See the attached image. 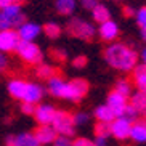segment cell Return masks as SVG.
Masks as SVG:
<instances>
[{
    "mask_svg": "<svg viewBox=\"0 0 146 146\" xmlns=\"http://www.w3.org/2000/svg\"><path fill=\"white\" fill-rule=\"evenodd\" d=\"M143 112H145V117H146V109H145V111H143Z\"/></svg>",
    "mask_w": 146,
    "mask_h": 146,
    "instance_id": "44",
    "label": "cell"
},
{
    "mask_svg": "<svg viewBox=\"0 0 146 146\" xmlns=\"http://www.w3.org/2000/svg\"><path fill=\"white\" fill-rule=\"evenodd\" d=\"M114 112L106 106V104H101L95 109V119L98 120V122H104V124H111L112 119H114Z\"/></svg>",
    "mask_w": 146,
    "mask_h": 146,
    "instance_id": "21",
    "label": "cell"
},
{
    "mask_svg": "<svg viewBox=\"0 0 146 146\" xmlns=\"http://www.w3.org/2000/svg\"><path fill=\"white\" fill-rule=\"evenodd\" d=\"M87 93H88V84H87V80H84V79H72V80L66 82L63 100L80 101Z\"/></svg>",
    "mask_w": 146,
    "mask_h": 146,
    "instance_id": "4",
    "label": "cell"
},
{
    "mask_svg": "<svg viewBox=\"0 0 146 146\" xmlns=\"http://www.w3.org/2000/svg\"><path fill=\"white\" fill-rule=\"evenodd\" d=\"M68 29L74 37L82 40H90L95 35V27L88 21H84V19H71Z\"/></svg>",
    "mask_w": 146,
    "mask_h": 146,
    "instance_id": "5",
    "label": "cell"
},
{
    "mask_svg": "<svg viewBox=\"0 0 146 146\" xmlns=\"http://www.w3.org/2000/svg\"><path fill=\"white\" fill-rule=\"evenodd\" d=\"M0 13L3 15L5 19L8 21L10 27H15V26L18 27L21 23H24V15H23L21 7L18 3H10V5H7V7H3Z\"/></svg>",
    "mask_w": 146,
    "mask_h": 146,
    "instance_id": "9",
    "label": "cell"
},
{
    "mask_svg": "<svg viewBox=\"0 0 146 146\" xmlns=\"http://www.w3.org/2000/svg\"><path fill=\"white\" fill-rule=\"evenodd\" d=\"M98 34L103 40L112 42V40H116L117 35H119V26H117V23H114L112 19H106V21L100 23Z\"/></svg>",
    "mask_w": 146,
    "mask_h": 146,
    "instance_id": "13",
    "label": "cell"
},
{
    "mask_svg": "<svg viewBox=\"0 0 146 146\" xmlns=\"http://www.w3.org/2000/svg\"><path fill=\"white\" fill-rule=\"evenodd\" d=\"M93 143H95V146H108V138H104V137H96L93 140Z\"/></svg>",
    "mask_w": 146,
    "mask_h": 146,
    "instance_id": "37",
    "label": "cell"
},
{
    "mask_svg": "<svg viewBox=\"0 0 146 146\" xmlns=\"http://www.w3.org/2000/svg\"><path fill=\"white\" fill-rule=\"evenodd\" d=\"M141 58H143V64L146 66V48H143V52H141Z\"/></svg>",
    "mask_w": 146,
    "mask_h": 146,
    "instance_id": "42",
    "label": "cell"
},
{
    "mask_svg": "<svg viewBox=\"0 0 146 146\" xmlns=\"http://www.w3.org/2000/svg\"><path fill=\"white\" fill-rule=\"evenodd\" d=\"M18 43H19V37H18L16 31L13 29L0 31V52L2 53L15 52Z\"/></svg>",
    "mask_w": 146,
    "mask_h": 146,
    "instance_id": "7",
    "label": "cell"
},
{
    "mask_svg": "<svg viewBox=\"0 0 146 146\" xmlns=\"http://www.w3.org/2000/svg\"><path fill=\"white\" fill-rule=\"evenodd\" d=\"M7 146H40V143L37 141V138L34 137V133L24 132L19 135H10L5 140Z\"/></svg>",
    "mask_w": 146,
    "mask_h": 146,
    "instance_id": "11",
    "label": "cell"
},
{
    "mask_svg": "<svg viewBox=\"0 0 146 146\" xmlns=\"http://www.w3.org/2000/svg\"><path fill=\"white\" fill-rule=\"evenodd\" d=\"M76 5H77L76 0H56L55 2L56 10L61 15H71L76 10Z\"/></svg>",
    "mask_w": 146,
    "mask_h": 146,
    "instance_id": "22",
    "label": "cell"
},
{
    "mask_svg": "<svg viewBox=\"0 0 146 146\" xmlns=\"http://www.w3.org/2000/svg\"><path fill=\"white\" fill-rule=\"evenodd\" d=\"M34 137L37 138V141L42 146V145H52L55 141V138L58 137V133L55 132V129L52 125L48 124V125H39L34 130Z\"/></svg>",
    "mask_w": 146,
    "mask_h": 146,
    "instance_id": "14",
    "label": "cell"
},
{
    "mask_svg": "<svg viewBox=\"0 0 146 146\" xmlns=\"http://www.w3.org/2000/svg\"><path fill=\"white\" fill-rule=\"evenodd\" d=\"M72 146H95V143L92 141L90 138L79 137V138H76V140H72Z\"/></svg>",
    "mask_w": 146,
    "mask_h": 146,
    "instance_id": "32",
    "label": "cell"
},
{
    "mask_svg": "<svg viewBox=\"0 0 146 146\" xmlns=\"http://www.w3.org/2000/svg\"><path fill=\"white\" fill-rule=\"evenodd\" d=\"M15 3H21V2H24V0H13Z\"/></svg>",
    "mask_w": 146,
    "mask_h": 146,
    "instance_id": "43",
    "label": "cell"
},
{
    "mask_svg": "<svg viewBox=\"0 0 146 146\" xmlns=\"http://www.w3.org/2000/svg\"><path fill=\"white\" fill-rule=\"evenodd\" d=\"M104 60L111 68L129 72V71H133V68L137 66L138 55L133 48L127 47L124 43H111L104 50Z\"/></svg>",
    "mask_w": 146,
    "mask_h": 146,
    "instance_id": "1",
    "label": "cell"
},
{
    "mask_svg": "<svg viewBox=\"0 0 146 146\" xmlns=\"http://www.w3.org/2000/svg\"><path fill=\"white\" fill-rule=\"evenodd\" d=\"M92 13H93L95 21H98V23H103V21H106V19H111V13H109L108 7H104V5H101V3L95 5L93 8H92Z\"/></svg>",
    "mask_w": 146,
    "mask_h": 146,
    "instance_id": "23",
    "label": "cell"
},
{
    "mask_svg": "<svg viewBox=\"0 0 146 146\" xmlns=\"http://www.w3.org/2000/svg\"><path fill=\"white\" fill-rule=\"evenodd\" d=\"M5 29H11V27H10L8 21L5 19V16L0 13V31H5Z\"/></svg>",
    "mask_w": 146,
    "mask_h": 146,
    "instance_id": "38",
    "label": "cell"
},
{
    "mask_svg": "<svg viewBox=\"0 0 146 146\" xmlns=\"http://www.w3.org/2000/svg\"><path fill=\"white\" fill-rule=\"evenodd\" d=\"M72 119H74L76 127H77V125H85L87 122H88V119H90V116L84 111H79V112H76V114H72Z\"/></svg>",
    "mask_w": 146,
    "mask_h": 146,
    "instance_id": "28",
    "label": "cell"
},
{
    "mask_svg": "<svg viewBox=\"0 0 146 146\" xmlns=\"http://www.w3.org/2000/svg\"><path fill=\"white\" fill-rule=\"evenodd\" d=\"M55 112H56V109L52 104H39V106H35V111L32 116L35 117L39 125H48V124H52L53 117H55Z\"/></svg>",
    "mask_w": 146,
    "mask_h": 146,
    "instance_id": "12",
    "label": "cell"
},
{
    "mask_svg": "<svg viewBox=\"0 0 146 146\" xmlns=\"http://www.w3.org/2000/svg\"><path fill=\"white\" fill-rule=\"evenodd\" d=\"M130 127H132V122L129 119H125L124 116H117L109 124V133L116 140H127L130 137Z\"/></svg>",
    "mask_w": 146,
    "mask_h": 146,
    "instance_id": "6",
    "label": "cell"
},
{
    "mask_svg": "<svg viewBox=\"0 0 146 146\" xmlns=\"http://www.w3.org/2000/svg\"><path fill=\"white\" fill-rule=\"evenodd\" d=\"M7 64H8V60H7V56H5L3 53L0 52V72L7 69Z\"/></svg>",
    "mask_w": 146,
    "mask_h": 146,
    "instance_id": "36",
    "label": "cell"
},
{
    "mask_svg": "<svg viewBox=\"0 0 146 146\" xmlns=\"http://www.w3.org/2000/svg\"><path fill=\"white\" fill-rule=\"evenodd\" d=\"M34 111H35V104H32V103H24V101H23V104H21V112H23V114L32 116V114H34Z\"/></svg>",
    "mask_w": 146,
    "mask_h": 146,
    "instance_id": "33",
    "label": "cell"
},
{
    "mask_svg": "<svg viewBox=\"0 0 146 146\" xmlns=\"http://www.w3.org/2000/svg\"><path fill=\"white\" fill-rule=\"evenodd\" d=\"M35 74H37V77L48 80L52 76H55V68H53V66H50V64H40V63H39Z\"/></svg>",
    "mask_w": 146,
    "mask_h": 146,
    "instance_id": "24",
    "label": "cell"
},
{
    "mask_svg": "<svg viewBox=\"0 0 146 146\" xmlns=\"http://www.w3.org/2000/svg\"><path fill=\"white\" fill-rule=\"evenodd\" d=\"M52 146H72V140H69V137H58L55 138V141L52 143Z\"/></svg>",
    "mask_w": 146,
    "mask_h": 146,
    "instance_id": "31",
    "label": "cell"
},
{
    "mask_svg": "<svg viewBox=\"0 0 146 146\" xmlns=\"http://www.w3.org/2000/svg\"><path fill=\"white\" fill-rule=\"evenodd\" d=\"M145 35H146V32H145Z\"/></svg>",
    "mask_w": 146,
    "mask_h": 146,
    "instance_id": "45",
    "label": "cell"
},
{
    "mask_svg": "<svg viewBox=\"0 0 146 146\" xmlns=\"http://www.w3.org/2000/svg\"><path fill=\"white\" fill-rule=\"evenodd\" d=\"M55 129V132L61 137H72L74 132H76V124H74L72 114L66 111H56L55 117H53L52 124H50Z\"/></svg>",
    "mask_w": 146,
    "mask_h": 146,
    "instance_id": "2",
    "label": "cell"
},
{
    "mask_svg": "<svg viewBox=\"0 0 146 146\" xmlns=\"http://www.w3.org/2000/svg\"><path fill=\"white\" fill-rule=\"evenodd\" d=\"M95 133H96V137H111V133H109V124H104V122H96L95 125Z\"/></svg>",
    "mask_w": 146,
    "mask_h": 146,
    "instance_id": "27",
    "label": "cell"
},
{
    "mask_svg": "<svg viewBox=\"0 0 146 146\" xmlns=\"http://www.w3.org/2000/svg\"><path fill=\"white\" fill-rule=\"evenodd\" d=\"M26 87H27L26 80H23V79H13V80L8 82V93L15 100H23L24 92H26Z\"/></svg>",
    "mask_w": 146,
    "mask_h": 146,
    "instance_id": "18",
    "label": "cell"
},
{
    "mask_svg": "<svg viewBox=\"0 0 146 146\" xmlns=\"http://www.w3.org/2000/svg\"><path fill=\"white\" fill-rule=\"evenodd\" d=\"M138 114H140V112H138L135 108H132L130 104H127V106H125V109H124V114H122V116H124L125 119H129L130 122H135V120L138 119Z\"/></svg>",
    "mask_w": 146,
    "mask_h": 146,
    "instance_id": "30",
    "label": "cell"
},
{
    "mask_svg": "<svg viewBox=\"0 0 146 146\" xmlns=\"http://www.w3.org/2000/svg\"><path fill=\"white\" fill-rule=\"evenodd\" d=\"M42 98H43V87L39 85V84H34V82H27V87H26V92H24V96H23V101H24V103L37 104Z\"/></svg>",
    "mask_w": 146,
    "mask_h": 146,
    "instance_id": "15",
    "label": "cell"
},
{
    "mask_svg": "<svg viewBox=\"0 0 146 146\" xmlns=\"http://www.w3.org/2000/svg\"><path fill=\"white\" fill-rule=\"evenodd\" d=\"M129 104L132 108H135L138 112H143L146 109V93H143V92L137 90L135 93L130 95V101Z\"/></svg>",
    "mask_w": 146,
    "mask_h": 146,
    "instance_id": "20",
    "label": "cell"
},
{
    "mask_svg": "<svg viewBox=\"0 0 146 146\" xmlns=\"http://www.w3.org/2000/svg\"><path fill=\"white\" fill-rule=\"evenodd\" d=\"M137 143H146V120H135L130 127V137Z\"/></svg>",
    "mask_w": 146,
    "mask_h": 146,
    "instance_id": "16",
    "label": "cell"
},
{
    "mask_svg": "<svg viewBox=\"0 0 146 146\" xmlns=\"http://www.w3.org/2000/svg\"><path fill=\"white\" fill-rule=\"evenodd\" d=\"M40 31H42V27L39 24H35V23H21L18 26L16 32H18L19 40H23V42H34L39 37Z\"/></svg>",
    "mask_w": 146,
    "mask_h": 146,
    "instance_id": "10",
    "label": "cell"
},
{
    "mask_svg": "<svg viewBox=\"0 0 146 146\" xmlns=\"http://www.w3.org/2000/svg\"><path fill=\"white\" fill-rule=\"evenodd\" d=\"M42 31L45 32L47 37H50V39H56V37L61 34V27L58 26L56 23H47V24L42 27Z\"/></svg>",
    "mask_w": 146,
    "mask_h": 146,
    "instance_id": "26",
    "label": "cell"
},
{
    "mask_svg": "<svg viewBox=\"0 0 146 146\" xmlns=\"http://www.w3.org/2000/svg\"><path fill=\"white\" fill-rule=\"evenodd\" d=\"M96 3H98V0H82V5H84L87 10H92Z\"/></svg>",
    "mask_w": 146,
    "mask_h": 146,
    "instance_id": "39",
    "label": "cell"
},
{
    "mask_svg": "<svg viewBox=\"0 0 146 146\" xmlns=\"http://www.w3.org/2000/svg\"><path fill=\"white\" fill-rule=\"evenodd\" d=\"M124 13L127 15V16H132V15H135V11H133V8H130V7H125Z\"/></svg>",
    "mask_w": 146,
    "mask_h": 146,
    "instance_id": "40",
    "label": "cell"
},
{
    "mask_svg": "<svg viewBox=\"0 0 146 146\" xmlns=\"http://www.w3.org/2000/svg\"><path fill=\"white\" fill-rule=\"evenodd\" d=\"M64 85H66V80L60 76H52L48 79V92L56 96V98H61L63 100V93H64Z\"/></svg>",
    "mask_w": 146,
    "mask_h": 146,
    "instance_id": "17",
    "label": "cell"
},
{
    "mask_svg": "<svg viewBox=\"0 0 146 146\" xmlns=\"http://www.w3.org/2000/svg\"><path fill=\"white\" fill-rule=\"evenodd\" d=\"M129 104V98L124 96V95L117 93L116 90H112L111 93L108 95V100H106V106L114 112V116H122L124 114V109L125 106Z\"/></svg>",
    "mask_w": 146,
    "mask_h": 146,
    "instance_id": "8",
    "label": "cell"
},
{
    "mask_svg": "<svg viewBox=\"0 0 146 146\" xmlns=\"http://www.w3.org/2000/svg\"><path fill=\"white\" fill-rule=\"evenodd\" d=\"M114 90H116L117 93L124 95V96H127V98H129L130 95H132V84H130L129 80H125V79H120V80H117L116 87H114Z\"/></svg>",
    "mask_w": 146,
    "mask_h": 146,
    "instance_id": "25",
    "label": "cell"
},
{
    "mask_svg": "<svg viewBox=\"0 0 146 146\" xmlns=\"http://www.w3.org/2000/svg\"><path fill=\"white\" fill-rule=\"evenodd\" d=\"M10 3H15V2L13 0H0V8H3V7H7Z\"/></svg>",
    "mask_w": 146,
    "mask_h": 146,
    "instance_id": "41",
    "label": "cell"
},
{
    "mask_svg": "<svg viewBox=\"0 0 146 146\" xmlns=\"http://www.w3.org/2000/svg\"><path fill=\"white\" fill-rule=\"evenodd\" d=\"M135 16H137V23L138 26L143 29V32H146V7H143V8H140L135 13Z\"/></svg>",
    "mask_w": 146,
    "mask_h": 146,
    "instance_id": "29",
    "label": "cell"
},
{
    "mask_svg": "<svg viewBox=\"0 0 146 146\" xmlns=\"http://www.w3.org/2000/svg\"><path fill=\"white\" fill-rule=\"evenodd\" d=\"M52 55H53V58L58 60V61H64L66 58H68L66 52H64V50H61V48H55V50L52 52Z\"/></svg>",
    "mask_w": 146,
    "mask_h": 146,
    "instance_id": "35",
    "label": "cell"
},
{
    "mask_svg": "<svg viewBox=\"0 0 146 146\" xmlns=\"http://www.w3.org/2000/svg\"><path fill=\"white\" fill-rule=\"evenodd\" d=\"M16 52L19 55V58L24 63H27V64H39L43 56L40 47H37L34 42H23V40H19Z\"/></svg>",
    "mask_w": 146,
    "mask_h": 146,
    "instance_id": "3",
    "label": "cell"
},
{
    "mask_svg": "<svg viewBox=\"0 0 146 146\" xmlns=\"http://www.w3.org/2000/svg\"><path fill=\"white\" fill-rule=\"evenodd\" d=\"M133 84L140 92L146 93V66L140 64L133 68Z\"/></svg>",
    "mask_w": 146,
    "mask_h": 146,
    "instance_id": "19",
    "label": "cell"
},
{
    "mask_svg": "<svg viewBox=\"0 0 146 146\" xmlns=\"http://www.w3.org/2000/svg\"><path fill=\"white\" fill-rule=\"evenodd\" d=\"M87 58L84 55H79L77 58H74V61H72V64H74V68H79V69H82V68H85L87 66Z\"/></svg>",
    "mask_w": 146,
    "mask_h": 146,
    "instance_id": "34",
    "label": "cell"
}]
</instances>
